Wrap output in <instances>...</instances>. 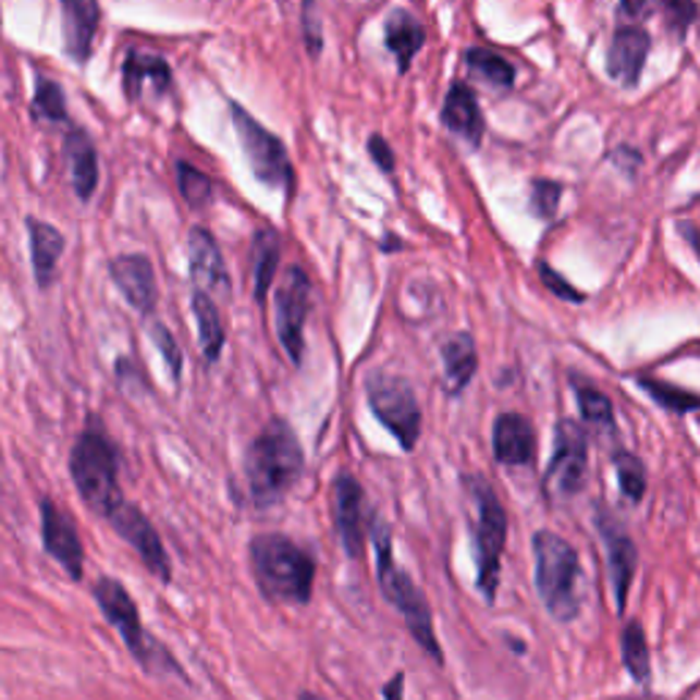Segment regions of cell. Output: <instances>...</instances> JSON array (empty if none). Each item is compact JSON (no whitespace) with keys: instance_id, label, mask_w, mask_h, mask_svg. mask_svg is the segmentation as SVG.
<instances>
[{"instance_id":"1","label":"cell","mask_w":700,"mask_h":700,"mask_svg":"<svg viewBox=\"0 0 700 700\" xmlns=\"http://www.w3.org/2000/svg\"><path fill=\"white\" fill-rule=\"evenodd\" d=\"M304 449L285 419H271L244 452V482L255 506H274L302 482Z\"/></svg>"},{"instance_id":"2","label":"cell","mask_w":700,"mask_h":700,"mask_svg":"<svg viewBox=\"0 0 700 700\" xmlns=\"http://www.w3.org/2000/svg\"><path fill=\"white\" fill-rule=\"evenodd\" d=\"M249 564L260 594L277 605L312 600L315 558L285 533H258L249 542Z\"/></svg>"},{"instance_id":"3","label":"cell","mask_w":700,"mask_h":700,"mask_svg":"<svg viewBox=\"0 0 700 700\" xmlns=\"http://www.w3.org/2000/svg\"><path fill=\"white\" fill-rule=\"evenodd\" d=\"M69 477L83 504L105 520L126 504L119 484V449L96 421L79 432L69 452Z\"/></svg>"},{"instance_id":"4","label":"cell","mask_w":700,"mask_h":700,"mask_svg":"<svg viewBox=\"0 0 700 700\" xmlns=\"http://www.w3.org/2000/svg\"><path fill=\"white\" fill-rule=\"evenodd\" d=\"M372 533V548H376V566H378V582L381 591L389 602L400 611V616L405 618V627L414 635L416 643L441 662V646H438L435 627H432V613L427 605V597L421 594V589L414 582V577L408 572H403L394 561L392 553V531L383 523V517L376 512V520L370 526Z\"/></svg>"},{"instance_id":"5","label":"cell","mask_w":700,"mask_h":700,"mask_svg":"<svg viewBox=\"0 0 700 700\" xmlns=\"http://www.w3.org/2000/svg\"><path fill=\"white\" fill-rule=\"evenodd\" d=\"M537 591L555 622H575L580 613V558L577 550L555 531L533 533Z\"/></svg>"},{"instance_id":"6","label":"cell","mask_w":700,"mask_h":700,"mask_svg":"<svg viewBox=\"0 0 700 700\" xmlns=\"http://www.w3.org/2000/svg\"><path fill=\"white\" fill-rule=\"evenodd\" d=\"M94 600L96 605H99V611L105 613L107 622H110V627H115V633L124 638L126 649L140 662L143 671L157 673V676H162V673L184 676L175 656L170 654L153 635L146 633L135 600H132L130 591H126L115 577H99V580H96Z\"/></svg>"},{"instance_id":"7","label":"cell","mask_w":700,"mask_h":700,"mask_svg":"<svg viewBox=\"0 0 700 700\" xmlns=\"http://www.w3.org/2000/svg\"><path fill=\"white\" fill-rule=\"evenodd\" d=\"M468 490L477 499V531H474V544H477V586L484 594V600L493 602L499 594L501 580V558H504L506 537H509V517H506L504 504L499 493L490 488L484 477L468 479Z\"/></svg>"},{"instance_id":"8","label":"cell","mask_w":700,"mask_h":700,"mask_svg":"<svg viewBox=\"0 0 700 700\" xmlns=\"http://www.w3.org/2000/svg\"><path fill=\"white\" fill-rule=\"evenodd\" d=\"M365 389L376 419L397 438L403 452H414L421 438V405L408 378L376 370L365 378Z\"/></svg>"},{"instance_id":"9","label":"cell","mask_w":700,"mask_h":700,"mask_svg":"<svg viewBox=\"0 0 700 700\" xmlns=\"http://www.w3.org/2000/svg\"><path fill=\"white\" fill-rule=\"evenodd\" d=\"M233 126H236L238 143H242L244 159L255 179L269 189H291L293 186V164L287 157V148L274 132L266 130L258 119L249 115L242 105L230 107Z\"/></svg>"},{"instance_id":"10","label":"cell","mask_w":700,"mask_h":700,"mask_svg":"<svg viewBox=\"0 0 700 700\" xmlns=\"http://www.w3.org/2000/svg\"><path fill=\"white\" fill-rule=\"evenodd\" d=\"M586 468H589V441L580 425L572 419H561L555 425L553 457H550L548 471H544L542 490L553 504L569 501L577 495L586 482Z\"/></svg>"},{"instance_id":"11","label":"cell","mask_w":700,"mask_h":700,"mask_svg":"<svg viewBox=\"0 0 700 700\" xmlns=\"http://www.w3.org/2000/svg\"><path fill=\"white\" fill-rule=\"evenodd\" d=\"M312 282L302 266H287L282 285L277 287V334L293 365L304 359V323L309 315Z\"/></svg>"},{"instance_id":"12","label":"cell","mask_w":700,"mask_h":700,"mask_svg":"<svg viewBox=\"0 0 700 700\" xmlns=\"http://www.w3.org/2000/svg\"><path fill=\"white\" fill-rule=\"evenodd\" d=\"M376 512L367 509L365 488L351 474H336L334 479V523L342 548L351 558H361Z\"/></svg>"},{"instance_id":"13","label":"cell","mask_w":700,"mask_h":700,"mask_svg":"<svg viewBox=\"0 0 700 700\" xmlns=\"http://www.w3.org/2000/svg\"><path fill=\"white\" fill-rule=\"evenodd\" d=\"M110 526L112 531L119 533V537L140 555V561L146 564V569L151 572V575H157L162 582H170L173 569H170V555L168 550H164L162 537H159L153 523L148 520L135 504L121 506V509L110 517Z\"/></svg>"},{"instance_id":"14","label":"cell","mask_w":700,"mask_h":700,"mask_svg":"<svg viewBox=\"0 0 700 700\" xmlns=\"http://www.w3.org/2000/svg\"><path fill=\"white\" fill-rule=\"evenodd\" d=\"M39 517H41V544H45L47 555L56 558L58 564L66 569L72 580H83L85 569V550L79 542L77 526H74L72 515L58 509L52 499L39 501Z\"/></svg>"},{"instance_id":"15","label":"cell","mask_w":700,"mask_h":700,"mask_svg":"<svg viewBox=\"0 0 700 700\" xmlns=\"http://www.w3.org/2000/svg\"><path fill=\"white\" fill-rule=\"evenodd\" d=\"M107 274L115 282V287L121 291V296L143 315H151L157 309L159 302V287H157V271L148 255L132 253V255H115L107 263Z\"/></svg>"},{"instance_id":"16","label":"cell","mask_w":700,"mask_h":700,"mask_svg":"<svg viewBox=\"0 0 700 700\" xmlns=\"http://www.w3.org/2000/svg\"><path fill=\"white\" fill-rule=\"evenodd\" d=\"M597 526H600L602 542L607 548V566H611V582L613 594H616L618 613H624L629 597V586H633L635 566H638V550L629 533L624 531L622 523L605 509H597Z\"/></svg>"},{"instance_id":"17","label":"cell","mask_w":700,"mask_h":700,"mask_svg":"<svg viewBox=\"0 0 700 700\" xmlns=\"http://www.w3.org/2000/svg\"><path fill=\"white\" fill-rule=\"evenodd\" d=\"M186 253H189V277L195 282V291H230V274L224 266L222 249H219L217 238L211 230L195 228L189 230V242H186Z\"/></svg>"},{"instance_id":"18","label":"cell","mask_w":700,"mask_h":700,"mask_svg":"<svg viewBox=\"0 0 700 700\" xmlns=\"http://www.w3.org/2000/svg\"><path fill=\"white\" fill-rule=\"evenodd\" d=\"M441 124L446 126L452 135L463 137L471 148H479L484 140V115L479 110V99L474 94V88H468L465 83H452L446 90V99L441 107Z\"/></svg>"},{"instance_id":"19","label":"cell","mask_w":700,"mask_h":700,"mask_svg":"<svg viewBox=\"0 0 700 700\" xmlns=\"http://www.w3.org/2000/svg\"><path fill=\"white\" fill-rule=\"evenodd\" d=\"M649 50V34L638 25H624V28L616 30L611 47H607V74L616 83H622L624 88H633V85H638Z\"/></svg>"},{"instance_id":"20","label":"cell","mask_w":700,"mask_h":700,"mask_svg":"<svg viewBox=\"0 0 700 700\" xmlns=\"http://www.w3.org/2000/svg\"><path fill=\"white\" fill-rule=\"evenodd\" d=\"M493 454L501 465H531L537 457V430L523 414H501L493 425Z\"/></svg>"},{"instance_id":"21","label":"cell","mask_w":700,"mask_h":700,"mask_svg":"<svg viewBox=\"0 0 700 700\" xmlns=\"http://www.w3.org/2000/svg\"><path fill=\"white\" fill-rule=\"evenodd\" d=\"M173 88V72L168 61L157 52L132 47L124 58V90L130 101H140L146 90L153 96H164Z\"/></svg>"},{"instance_id":"22","label":"cell","mask_w":700,"mask_h":700,"mask_svg":"<svg viewBox=\"0 0 700 700\" xmlns=\"http://www.w3.org/2000/svg\"><path fill=\"white\" fill-rule=\"evenodd\" d=\"M63 52L74 63H88L99 30L101 7L94 0H63Z\"/></svg>"},{"instance_id":"23","label":"cell","mask_w":700,"mask_h":700,"mask_svg":"<svg viewBox=\"0 0 700 700\" xmlns=\"http://www.w3.org/2000/svg\"><path fill=\"white\" fill-rule=\"evenodd\" d=\"M30 242V260H34V277L36 285L45 291L56 282L58 277V260H61L63 249H66V238L56 224L45 222V219L28 217L25 219Z\"/></svg>"},{"instance_id":"24","label":"cell","mask_w":700,"mask_h":700,"mask_svg":"<svg viewBox=\"0 0 700 700\" xmlns=\"http://www.w3.org/2000/svg\"><path fill=\"white\" fill-rule=\"evenodd\" d=\"M441 361L443 389H446L449 397H457V394H463V389L474 381V376H477L479 370V354L474 334L459 331V334L449 336L441 345Z\"/></svg>"},{"instance_id":"25","label":"cell","mask_w":700,"mask_h":700,"mask_svg":"<svg viewBox=\"0 0 700 700\" xmlns=\"http://www.w3.org/2000/svg\"><path fill=\"white\" fill-rule=\"evenodd\" d=\"M63 157L69 162V173H72V186L83 202L90 200V195L99 186V153H96L94 140L88 132L74 126L63 140Z\"/></svg>"},{"instance_id":"26","label":"cell","mask_w":700,"mask_h":700,"mask_svg":"<svg viewBox=\"0 0 700 700\" xmlns=\"http://www.w3.org/2000/svg\"><path fill=\"white\" fill-rule=\"evenodd\" d=\"M383 41H386V50L397 58L400 74H405L414 63L416 52L425 47L427 30L421 20L410 14L408 9H394L383 23Z\"/></svg>"},{"instance_id":"27","label":"cell","mask_w":700,"mask_h":700,"mask_svg":"<svg viewBox=\"0 0 700 700\" xmlns=\"http://www.w3.org/2000/svg\"><path fill=\"white\" fill-rule=\"evenodd\" d=\"M280 269V236L277 230L260 228L253 242V274H255V302L263 309L269 287L274 285V274Z\"/></svg>"},{"instance_id":"28","label":"cell","mask_w":700,"mask_h":700,"mask_svg":"<svg viewBox=\"0 0 700 700\" xmlns=\"http://www.w3.org/2000/svg\"><path fill=\"white\" fill-rule=\"evenodd\" d=\"M465 69L495 90H509L517 79V69L501 52L490 47H468L463 56Z\"/></svg>"},{"instance_id":"29","label":"cell","mask_w":700,"mask_h":700,"mask_svg":"<svg viewBox=\"0 0 700 700\" xmlns=\"http://www.w3.org/2000/svg\"><path fill=\"white\" fill-rule=\"evenodd\" d=\"M192 309H195L197 329H200L202 359H206L208 365H213V361H219L224 347V329L222 320H219V309L217 304H213V298L202 291L192 293Z\"/></svg>"},{"instance_id":"30","label":"cell","mask_w":700,"mask_h":700,"mask_svg":"<svg viewBox=\"0 0 700 700\" xmlns=\"http://www.w3.org/2000/svg\"><path fill=\"white\" fill-rule=\"evenodd\" d=\"M34 85H36L34 99H30V112H34V119L45 121V124H69L66 96H63L61 85L41 72H36Z\"/></svg>"},{"instance_id":"31","label":"cell","mask_w":700,"mask_h":700,"mask_svg":"<svg viewBox=\"0 0 700 700\" xmlns=\"http://www.w3.org/2000/svg\"><path fill=\"white\" fill-rule=\"evenodd\" d=\"M175 179H179L181 197L186 200V206L195 208V211H202L213 202V181L211 175L202 173L200 168H195L186 159H179L175 162Z\"/></svg>"},{"instance_id":"32","label":"cell","mask_w":700,"mask_h":700,"mask_svg":"<svg viewBox=\"0 0 700 700\" xmlns=\"http://www.w3.org/2000/svg\"><path fill=\"white\" fill-rule=\"evenodd\" d=\"M622 656L627 665L629 676L638 684H649L651 678V656L649 643H646L643 627L638 622H629L622 633Z\"/></svg>"},{"instance_id":"33","label":"cell","mask_w":700,"mask_h":700,"mask_svg":"<svg viewBox=\"0 0 700 700\" xmlns=\"http://www.w3.org/2000/svg\"><path fill=\"white\" fill-rule=\"evenodd\" d=\"M572 386H575L577 405H580L582 419L594 427H605V430H611L613 427V403L611 400H607L600 389L591 386V383L577 381L575 376H572Z\"/></svg>"},{"instance_id":"34","label":"cell","mask_w":700,"mask_h":700,"mask_svg":"<svg viewBox=\"0 0 700 700\" xmlns=\"http://www.w3.org/2000/svg\"><path fill=\"white\" fill-rule=\"evenodd\" d=\"M638 383L656 400V403L665 405L673 414H689V410L700 408V397H692V394L681 392V389L667 386V383L654 381V378H640Z\"/></svg>"},{"instance_id":"35","label":"cell","mask_w":700,"mask_h":700,"mask_svg":"<svg viewBox=\"0 0 700 700\" xmlns=\"http://www.w3.org/2000/svg\"><path fill=\"white\" fill-rule=\"evenodd\" d=\"M616 477H618V488L622 493L627 495L629 501L638 504L646 493V468L635 454H618L616 457Z\"/></svg>"},{"instance_id":"36","label":"cell","mask_w":700,"mask_h":700,"mask_svg":"<svg viewBox=\"0 0 700 700\" xmlns=\"http://www.w3.org/2000/svg\"><path fill=\"white\" fill-rule=\"evenodd\" d=\"M561 184L558 181L537 179L531 181V200H528V211L537 219H553L561 202Z\"/></svg>"},{"instance_id":"37","label":"cell","mask_w":700,"mask_h":700,"mask_svg":"<svg viewBox=\"0 0 700 700\" xmlns=\"http://www.w3.org/2000/svg\"><path fill=\"white\" fill-rule=\"evenodd\" d=\"M148 334H151L153 345L159 347V354H162L164 365H168V372L170 378H173L175 383L181 381V370H184V356H181V347L179 342H175V336L170 334V329L164 323H151V329H148Z\"/></svg>"},{"instance_id":"38","label":"cell","mask_w":700,"mask_h":700,"mask_svg":"<svg viewBox=\"0 0 700 700\" xmlns=\"http://www.w3.org/2000/svg\"><path fill=\"white\" fill-rule=\"evenodd\" d=\"M318 14V7L315 3H307L302 9V34H304V47L312 58L320 56L323 50V28H320V20L315 17Z\"/></svg>"},{"instance_id":"39","label":"cell","mask_w":700,"mask_h":700,"mask_svg":"<svg viewBox=\"0 0 700 700\" xmlns=\"http://www.w3.org/2000/svg\"><path fill=\"white\" fill-rule=\"evenodd\" d=\"M537 269H539V277H542L544 287H548L553 296H558L561 302H582V298H586L580 291H575V287H572L569 282H566L564 277L553 269V266L544 263V260H539Z\"/></svg>"},{"instance_id":"40","label":"cell","mask_w":700,"mask_h":700,"mask_svg":"<svg viewBox=\"0 0 700 700\" xmlns=\"http://www.w3.org/2000/svg\"><path fill=\"white\" fill-rule=\"evenodd\" d=\"M367 153H370L372 162L378 164V170L386 175H394V168H397V157H394L392 146H389V140L383 135H372L370 140H367Z\"/></svg>"},{"instance_id":"41","label":"cell","mask_w":700,"mask_h":700,"mask_svg":"<svg viewBox=\"0 0 700 700\" xmlns=\"http://www.w3.org/2000/svg\"><path fill=\"white\" fill-rule=\"evenodd\" d=\"M403 684H405V676H403V673H397V676H394L392 681L386 684V689H383V698H386V700H403Z\"/></svg>"},{"instance_id":"42","label":"cell","mask_w":700,"mask_h":700,"mask_svg":"<svg viewBox=\"0 0 700 700\" xmlns=\"http://www.w3.org/2000/svg\"><path fill=\"white\" fill-rule=\"evenodd\" d=\"M298 700H323V698H320V695H315V692H302V695H298Z\"/></svg>"}]
</instances>
